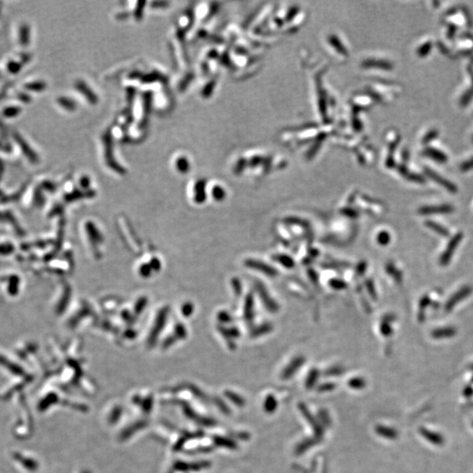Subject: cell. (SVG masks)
<instances>
[{"label":"cell","mask_w":473,"mask_h":473,"mask_svg":"<svg viewBox=\"0 0 473 473\" xmlns=\"http://www.w3.org/2000/svg\"><path fill=\"white\" fill-rule=\"evenodd\" d=\"M428 174L434 180V181H436L439 184L442 185L444 188H446L451 193H456L458 191V189L457 187L455 186L453 183H451L450 181H448L446 179H444L443 177L440 176V174L438 173H435L434 171L432 170H426Z\"/></svg>","instance_id":"obj_4"},{"label":"cell","mask_w":473,"mask_h":473,"mask_svg":"<svg viewBox=\"0 0 473 473\" xmlns=\"http://www.w3.org/2000/svg\"><path fill=\"white\" fill-rule=\"evenodd\" d=\"M425 225L429 229L433 230L435 233H437V234L442 236V237H448L450 235L449 230L447 228L442 226V224H440V223H435L434 221H427L425 223Z\"/></svg>","instance_id":"obj_6"},{"label":"cell","mask_w":473,"mask_h":473,"mask_svg":"<svg viewBox=\"0 0 473 473\" xmlns=\"http://www.w3.org/2000/svg\"><path fill=\"white\" fill-rule=\"evenodd\" d=\"M380 239H381L382 244H387L390 240V236L387 233H382Z\"/></svg>","instance_id":"obj_10"},{"label":"cell","mask_w":473,"mask_h":473,"mask_svg":"<svg viewBox=\"0 0 473 473\" xmlns=\"http://www.w3.org/2000/svg\"><path fill=\"white\" fill-rule=\"evenodd\" d=\"M428 153L430 154L429 155H430V157L436 159V160H438V161H442V162H443V161H446L445 155L442 154V153H441V152H439V151L430 149Z\"/></svg>","instance_id":"obj_8"},{"label":"cell","mask_w":473,"mask_h":473,"mask_svg":"<svg viewBox=\"0 0 473 473\" xmlns=\"http://www.w3.org/2000/svg\"><path fill=\"white\" fill-rule=\"evenodd\" d=\"M473 291V288L471 286H465V287L461 288L448 300L446 304H445L444 310L446 312L451 311L457 304L459 303L464 299H466V297H469Z\"/></svg>","instance_id":"obj_2"},{"label":"cell","mask_w":473,"mask_h":473,"mask_svg":"<svg viewBox=\"0 0 473 473\" xmlns=\"http://www.w3.org/2000/svg\"><path fill=\"white\" fill-rule=\"evenodd\" d=\"M432 337L434 339H450L454 337L457 334V329L454 327H442L435 329V331H432Z\"/></svg>","instance_id":"obj_5"},{"label":"cell","mask_w":473,"mask_h":473,"mask_svg":"<svg viewBox=\"0 0 473 473\" xmlns=\"http://www.w3.org/2000/svg\"><path fill=\"white\" fill-rule=\"evenodd\" d=\"M454 212V208L449 204H442L437 206H423L419 209L422 215H433V214H450Z\"/></svg>","instance_id":"obj_3"},{"label":"cell","mask_w":473,"mask_h":473,"mask_svg":"<svg viewBox=\"0 0 473 473\" xmlns=\"http://www.w3.org/2000/svg\"><path fill=\"white\" fill-rule=\"evenodd\" d=\"M431 304V300L428 296H424L420 301L419 313H418V320L420 322H423L425 320V310L428 306Z\"/></svg>","instance_id":"obj_7"},{"label":"cell","mask_w":473,"mask_h":473,"mask_svg":"<svg viewBox=\"0 0 473 473\" xmlns=\"http://www.w3.org/2000/svg\"><path fill=\"white\" fill-rule=\"evenodd\" d=\"M464 238V235L462 232H458L455 235L452 239H450V242L447 245L446 249L442 253L441 257H440V264L445 266L450 263L451 258L453 257L455 254V251L457 250L458 245L461 243Z\"/></svg>","instance_id":"obj_1"},{"label":"cell","mask_w":473,"mask_h":473,"mask_svg":"<svg viewBox=\"0 0 473 473\" xmlns=\"http://www.w3.org/2000/svg\"><path fill=\"white\" fill-rule=\"evenodd\" d=\"M473 168V160L471 162H466L461 166V169L463 171H467V170H472Z\"/></svg>","instance_id":"obj_9"}]
</instances>
